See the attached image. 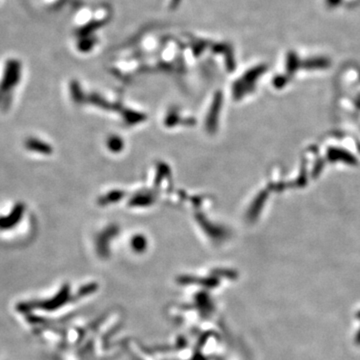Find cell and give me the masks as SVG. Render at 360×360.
Wrapping results in <instances>:
<instances>
[{
  "mask_svg": "<svg viewBox=\"0 0 360 360\" xmlns=\"http://www.w3.org/2000/svg\"><path fill=\"white\" fill-rule=\"evenodd\" d=\"M24 212L25 205L21 202L16 203L8 214L0 216V230H9L17 226L21 221Z\"/></svg>",
  "mask_w": 360,
  "mask_h": 360,
  "instance_id": "1",
  "label": "cell"
},
{
  "mask_svg": "<svg viewBox=\"0 0 360 360\" xmlns=\"http://www.w3.org/2000/svg\"><path fill=\"white\" fill-rule=\"evenodd\" d=\"M18 80H19V67L17 64L12 63L5 71L3 80L1 82V85H0V91H2L4 93L8 92L17 84Z\"/></svg>",
  "mask_w": 360,
  "mask_h": 360,
  "instance_id": "2",
  "label": "cell"
},
{
  "mask_svg": "<svg viewBox=\"0 0 360 360\" xmlns=\"http://www.w3.org/2000/svg\"><path fill=\"white\" fill-rule=\"evenodd\" d=\"M25 147L29 151L43 155H49L52 153V147L50 146V144L36 137L27 138L25 140Z\"/></svg>",
  "mask_w": 360,
  "mask_h": 360,
  "instance_id": "3",
  "label": "cell"
},
{
  "mask_svg": "<svg viewBox=\"0 0 360 360\" xmlns=\"http://www.w3.org/2000/svg\"><path fill=\"white\" fill-rule=\"evenodd\" d=\"M72 96H73V99L75 101H79L81 99V93L79 92V89L78 87H76L75 85H73L72 87Z\"/></svg>",
  "mask_w": 360,
  "mask_h": 360,
  "instance_id": "4",
  "label": "cell"
}]
</instances>
